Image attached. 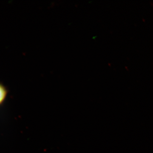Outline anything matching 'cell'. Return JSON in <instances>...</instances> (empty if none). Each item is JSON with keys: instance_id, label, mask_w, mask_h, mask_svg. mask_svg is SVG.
<instances>
[{"instance_id": "1", "label": "cell", "mask_w": 153, "mask_h": 153, "mask_svg": "<svg viewBox=\"0 0 153 153\" xmlns=\"http://www.w3.org/2000/svg\"><path fill=\"white\" fill-rule=\"evenodd\" d=\"M7 94L6 88L0 83V105L2 104L6 98Z\"/></svg>"}]
</instances>
